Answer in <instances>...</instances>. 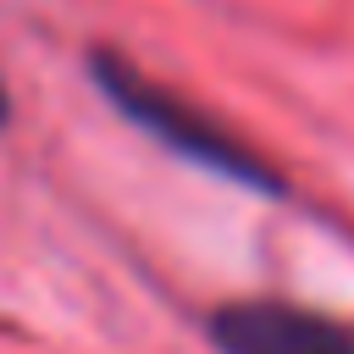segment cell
<instances>
[{
    "mask_svg": "<svg viewBox=\"0 0 354 354\" xmlns=\"http://www.w3.org/2000/svg\"><path fill=\"white\" fill-rule=\"evenodd\" d=\"M205 332L221 354H354V326L288 299L216 304Z\"/></svg>",
    "mask_w": 354,
    "mask_h": 354,
    "instance_id": "2",
    "label": "cell"
},
{
    "mask_svg": "<svg viewBox=\"0 0 354 354\" xmlns=\"http://www.w3.org/2000/svg\"><path fill=\"white\" fill-rule=\"evenodd\" d=\"M11 122V88H6V72H0V127Z\"/></svg>",
    "mask_w": 354,
    "mask_h": 354,
    "instance_id": "3",
    "label": "cell"
},
{
    "mask_svg": "<svg viewBox=\"0 0 354 354\" xmlns=\"http://www.w3.org/2000/svg\"><path fill=\"white\" fill-rule=\"evenodd\" d=\"M88 77H94V88L105 94V105H111L127 127H138L149 144H160L166 155H177V160H188V166H199V171H210V177H221V183H238V188H249V194H271V199L288 194L282 171H277L254 144H243L227 122L205 116V111H199L194 100H183L177 88L155 83V77H149L138 61H127L122 50L94 44V50H88Z\"/></svg>",
    "mask_w": 354,
    "mask_h": 354,
    "instance_id": "1",
    "label": "cell"
}]
</instances>
